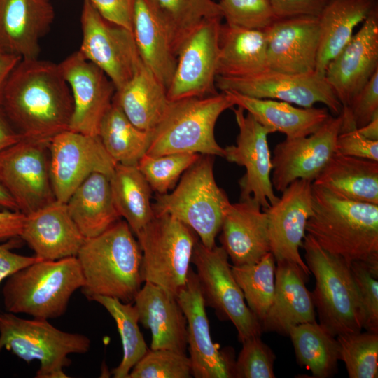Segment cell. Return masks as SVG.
<instances>
[{"mask_svg": "<svg viewBox=\"0 0 378 378\" xmlns=\"http://www.w3.org/2000/svg\"><path fill=\"white\" fill-rule=\"evenodd\" d=\"M0 106L24 138L50 141L69 130L74 102L59 64L37 57L16 64Z\"/></svg>", "mask_w": 378, "mask_h": 378, "instance_id": "cell-1", "label": "cell"}, {"mask_svg": "<svg viewBox=\"0 0 378 378\" xmlns=\"http://www.w3.org/2000/svg\"><path fill=\"white\" fill-rule=\"evenodd\" d=\"M312 196L307 234L349 265L365 263L378 277V204L347 200L313 183Z\"/></svg>", "mask_w": 378, "mask_h": 378, "instance_id": "cell-2", "label": "cell"}, {"mask_svg": "<svg viewBox=\"0 0 378 378\" xmlns=\"http://www.w3.org/2000/svg\"><path fill=\"white\" fill-rule=\"evenodd\" d=\"M76 258L84 278L82 292L133 302L144 282L142 251L125 220H118L100 234L85 239Z\"/></svg>", "mask_w": 378, "mask_h": 378, "instance_id": "cell-3", "label": "cell"}, {"mask_svg": "<svg viewBox=\"0 0 378 378\" xmlns=\"http://www.w3.org/2000/svg\"><path fill=\"white\" fill-rule=\"evenodd\" d=\"M83 284L76 256L41 260L7 278L2 293L4 304L8 312L56 318L66 312L73 293Z\"/></svg>", "mask_w": 378, "mask_h": 378, "instance_id": "cell-4", "label": "cell"}, {"mask_svg": "<svg viewBox=\"0 0 378 378\" xmlns=\"http://www.w3.org/2000/svg\"><path fill=\"white\" fill-rule=\"evenodd\" d=\"M234 104L225 92L203 97L169 101L153 130L146 154L157 156L192 153L225 156L216 141L214 128L220 114Z\"/></svg>", "mask_w": 378, "mask_h": 378, "instance_id": "cell-5", "label": "cell"}, {"mask_svg": "<svg viewBox=\"0 0 378 378\" xmlns=\"http://www.w3.org/2000/svg\"><path fill=\"white\" fill-rule=\"evenodd\" d=\"M302 248L316 281L312 294L319 324L334 337L361 331L363 311L350 265L321 248L308 234Z\"/></svg>", "mask_w": 378, "mask_h": 378, "instance_id": "cell-6", "label": "cell"}, {"mask_svg": "<svg viewBox=\"0 0 378 378\" xmlns=\"http://www.w3.org/2000/svg\"><path fill=\"white\" fill-rule=\"evenodd\" d=\"M230 204L216 182L213 156L202 155L172 192L157 194L152 207L155 215L167 214L188 226L202 244L212 248Z\"/></svg>", "mask_w": 378, "mask_h": 378, "instance_id": "cell-7", "label": "cell"}, {"mask_svg": "<svg viewBox=\"0 0 378 378\" xmlns=\"http://www.w3.org/2000/svg\"><path fill=\"white\" fill-rule=\"evenodd\" d=\"M91 341L85 335L62 331L46 319H24L0 312V351L6 349L27 363L40 362L36 378H66L68 356L88 352Z\"/></svg>", "mask_w": 378, "mask_h": 378, "instance_id": "cell-8", "label": "cell"}, {"mask_svg": "<svg viewBox=\"0 0 378 378\" xmlns=\"http://www.w3.org/2000/svg\"><path fill=\"white\" fill-rule=\"evenodd\" d=\"M142 251L144 282L176 296L186 286L197 235L172 216L155 215L135 235Z\"/></svg>", "mask_w": 378, "mask_h": 378, "instance_id": "cell-9", "label": "cell"}, {"mask_svg": "<svg viewBox=\"0 0 378 378\" xmlns=\"http://www.w3.org/2000/svg\"><path fill=\"white\" fill-rule=\"evenodd\" d=\"M228 255L221 246L206 247L198 239L191 262L196 267L206 306L212 307L219 318L230 321L236 328L239 341L260 336V323L245 302L243 292L235 280Z\"/></svg>", "mask_w": 378, "mask_h": 378, "instance_id": "cell-10", "label": "cell"}, {"mask_svg": "<svg viewBox=\"0 0 378 378\" xmlns=\"http://www.w3.org/2000/svg\"><path fill=\"white\" fill-rule=\"evenodd\" d=\"M49 142L23 138L0 152V183L25 215L56 200Z\"/></svg>", "mask_w": 378, "mask_h": 378, "instance_id": "cell-11", "label": "cell"}, {"mask_svg": "<svg viewBox=\"0 0 378 378\" xmlns=\"http://www.w3.org/2000/svg\"><path fill=\"white\" fill-rule=\"evenodd\" d=\"M80 25L79 52L104 71L115 91L120 90L143 63L133 32L106 20L88 0L83 1Z\"/></svg>", "mask_w": 378, "mask_h": 378, "instance_id": "cell-12", "label": "cell"}, {"mask_svg": "<svg viewBox=\"0 0 378 378\" xmlns=\"http://www.w3.org/2000/svg\"><path fill=\"white\" fill-rule=\"evenodd\" d=\"M216 86L221 92L233 91L258 99H278L304 108L321 102L335 115L342 110L326 78L316 73L290 74L267 69L242 77L216 76Z\"/></svg>", "mask_w": 378, "mask_h": 378, "instance_id": "cell-13", "label": "cell"}, {"mask_svg": "<svg viewBox=\"0 0 378 378\" xmlns=\"http://www.w3.org/2000/svg\"><path fill=\"white\" fill-rule=\"evenodd\" d=\"M222 18L204 20L180 47L176 70L167 90L169 101L218 93L216 78Z\"/></svg>", "mask_w": 378, "mask_h": 378, "instance_id": "cell-14", "label": "cell"}, {"mask_svg": "<svg viewBox=\"0 0 378 378\" xmlns=\"http://www.w3.org/2000/svg\"><path fill=\"white\" fill-rule=\"evenodd\" d=\"M49 150L52 188L62 202L90 174L99 172L110 178L116 165L99 136L67 130L52 138Z\"/></svg>", "mask_w": 378, "mask_h": 378, "instance_id": "cell-15", "label": "cell"}, {"mask_svg": "<svg viewBox=\"0 0 378 378\" xmlns=\"http://www.w3.org/2000/svg\"><path fill=\"white\" fill-rule=\"evenodd\" d=\"M232 108L239 134L235 145L224 148V158L246 169L239 180L240 200L252 197L264 210L279 200L271 181L272 163L267 136L272 132L251 113L245 114L243 108Z\"/></svg>", "mask_w": 378, "mask_h": 378, "instance_id": "cell-16", "label": "cell"}, {"mask_svg": "<svg viewBox=\"0 0 378 378\" xmlns=\"http://www.w3.org/2000/svg\"><path fill=\"white\" fill-rule=\"evenodd\" d=\"M342 120V113L335 117L330 115L313 134L286 138L276 144L272 157L274 189L282 192L297 179L313 182L316 178L335 153Z\"/></svg>", "mask_w": 378, "mask_h": 378, "instance_id": "cell-17", "label": "cell"}, {"mask_svg": "<svg viewBox=\"0 0 378 378\" xmlns=\"http://www.w3.org/2000/svg\"><path fill=\"white\" fill-rule=\"evenodd\" d=\"M312 182L297 179L281 197L264 209L267 216L270 252L276 262L288 261L298 265L307 277L311 274L300 248L306 234V225L313 214Z\"/></svg>", "mask_w": 378, "mask_h": 378, "instance_id": "cell-18", "label": "cell"}, {"mask_svg": "<svg viewBox=\"0 0 378 378\" xmlns=\"http://www.w3.org/2000/svg\"><path fill=\"white\" fill-rule=\"evenodd\" d=\"M73 97L69 130L98 136L100 124L112 104L115 88L109 78L77 50L59 64Z\"/></svg>", "mask_w": 378, "mask_h": 378, "instance_id": "cell-19", "label": "cell"}, {"mask_svg": "<svg viewBox=\"0 0 378 378\" xmlns=\"http://www.w3.org/2000/svg\"><path fill=\"white\" fill-rule=\"evenodd\" d=\"M187 321V344L195 378H233L235 360L220 351L210 333L206 304L196 273L190 268L186 285L176 296Z\"/></svg>", "mask_w": 378, "mask_h": 378, "instance_id": "cell-20", "label": "cell"}, {"mask_svg": "<svg viewBox=\"0 0 378 378\" xmlns=\"http://www.w3.org/2000/svg\"><path fill=\"white\" fill-rule=\"evenodd\" d=\"M377 71L378 8L329 62L325 78L342 107H346Z\"/></svg>", "mask_w": 378, "mask_h": 378, "instance_id": "cell-21", "label": "cell"}, {"mask_svg": "<svg viewBox=\"0 0 378 378\" xmlns=\"http://www.w3.org/2000/svg\"><path fill=\"white\" fill-rule=\"evenodd\" d=\"M265 31L268 69L290 74L315 73L320 46L318 17L277 19Z\"/></svg>", "mask_w": 378, "mask_h": 378, "instance_id": "cell-22", "label": "cell"}, {"mask_svg": "<svg viewBox=\"0 0 378 378\" xmlns=\"http://www.w3.org/2000/svg\"><path fill=\"white\" fill-rule=\"evenodd\" d=\"M20 237L35 256L48 260L76 256L85 241L66 204L57 200L26 215Z\"/></svg>", "mask_w": 378, "mask_h": 378, "instance_id": "cell-23", "label": "cell"}, {"mask_svg": "<svg viewBox=\"0 0 378 378\" xmlns=\"http://www.w3.org/2000/svg\"><path fill=\"white\" fill-rule=\"evenodd\" d=\"M54 19L50 0H0V48L21 59L37 58Z\"/></svg>", "mask_w": 378, "mask_h": 378, "instance_id": "cell-24", "label": "cell"}, {"mask_svg": "<svg viewBox=\"0 0 378 378\" xmlns=\"http://www.w3.org/2000/svg\"><path fill=\"white\" fill-rule=\"evenodd\" d=\"M219 239L234 266L251 265L270 252L267 216L252 197L229 205Z\"/></svg>", "mask_w": 378, "mask_h": 378, "instance_id": "cell-25", "label": "cell"}, {"mask_svg": "<svg viewBox=\"0 0 378 378\" xmlns=\"http://www.w3.org/2000/svg\"><path fill=\"white\" fill-rule=\"evenodd\" d=\"M132 32L140 57L167 88L177 63L171 28L155 0H136Z\"/></svg>", "mask_w": 378, "mask_h": 378, "instance_id": "cell-26", "label": "cell"}, {"mask_svg": "<svg viewBox=\"0 0 378 378\" xmlns=\"http://www.w3.org/2000/svg\"><path fill=\"white\" fill-rule=\"evenodd\" d=\"M307 281L298 265L276 262L274 297L261 325L262 331L288 336L292 327L316 321L312 294L305 286Z\"/></svg>", "mask_w": 378, "mask_h": 378, "instance_id": "cell-27", "label": "cell"}, {"mask_svg": "<svg viewBox=\"0 0 378 378\" xmlns=\"http://www.w3.org/2000/svg\"><path fill=\"white\" fill-rule=\"evenodd\" d=\"M136 295L139 321L150 330V349H169L186 354L187 321L175 296L149 282Z\"/></svg>", "mask_w": 378, "mask_h": 378, "instance_id": "cell-28", "label": "cell"}, {"mask_svg": "<svg viewBox=\"0 0 378 378\" xmlns=\"http://www.w3.org/2000/svg\"><path fill=\"white\" fill-rule=\"evenodd\" d=\"M234 105L243 108L261 125L279 132L287 139L309 136L330 117L326 108H298L292 104L270 99H258L233 91H223Z\"/></svg>", "mask_w": 378, "mask_h": 378, "instance_id": "cell-29", "label": "cell"}, {"mask_svg": "<svg viewBox=\"0 0 378 378\" xmlns=\"http://www.w3.org/2000/svg\"><path fill=\"white\" fill-rule=\"evenodd\" d=\"M378 8V0H329L318 17L320 46L315 73L325 77L329 62L354 35L355 28Z\"/></svg>", "mask_w": 378, "mask_h": 378, "instance_id": "cell-30", "label": "cell"}, {"mask_svg": "<svg viewBox=\"0 0 378 378\" xmlns=\"http://www.w3.org/2000/svg\"><path fill=\"white\" fill-rule=\"evenodd\" d=\"M312 183L347 200L378 204V161L335 152Z\"/></svg>", "mask_w": 378, "mask_h": 378, "instance_id": "cell-31", "label": "cell"}, {"mask_svg": "<svg viewBox=\"0 0 378 378\" xmlns=\"http://www.w3.org/2000/svg\"><path fill=\"white\" fill-rule=\"evenodd\" d=\"M68 211L85 239L96 237L116 223L120 216L113 200L110 178L90 174L66 202Z\"/></svg>", "mask_w": 378, "mask_h": 378, "instance_id": "cell-32", "label": "cell"}, {"mask_svg": "<svg viewBox=\"0 0 378 378\" xmlns=\"http://www.w3.org/2000/svg\"><path fill=\"white\" fill-rule=\"evenodd\" d=\"M267 69L265 31L221 24L217 76L242 77Z\"/></svg>", "mask_w": 378, "mask_h": 378, "instance_id": "cell-33", "label": "cell"}, {"mask_svg": "<svg viewBox=\"0 0 378 378\" xmlns=\"http://www.w3.org/2000/svg\"><path fill=\"white\" fill-rule=\"evenodd\" d=\"M113 101L134 125L147 132L153 130L169 103L167 88L144 62L129 82L115 91Z\"/></svg>", "mask_w": 378, "mask_h": 378, "instance_id": "cell-34", "label": "cell"}, {"mask_svg": "<svg viewBox=\"0 0 378 378\" xmlns=\"http://www.w3.org/2000/svg\"><path fill=\"white\" fill-rule=\"evenodd\" d=\"M110 184L120 218H125L136 235L155 216L150 202L152 189L137 165L116 164Z\"/></svg>", "mask_w": 378, "mask_h": 378, "instance_id": "cell-35", "label": "cell"}, {"mask_svg": "<svg viewBox=\"0 0 378 378\" xmlns=\"http://www.w3.org/2000/svg\"><path fill=\"white\" fill-rule=\"evenodd\" d=\"M299 365L313 377L329 378L337 372L338 342L316 321L292 327L288 332Z\"/></svg>", "mask_w": 378, "mask_h": 378, "instance_id": "cell-36", "label": "cell"}, {"mask_svg": "<svg viewBox=\"0 0 378 378\" xmlns=\"http://www.w3.org/2000/svg\"><path fill=\"white\" fill-rule=\"evenodd\" d=\"M98 136L116 164L137 165L146 153L152 133L134 125L113 101L102 120Z\"/></svg>", "mask_w": 378, "mask_h": 378, "instance_id": "cell-37", "label": "cell"}, {"mask_svg": "<svg viewBox=\"0 0 378 378\" xmlns=\"http://www.w3.org/2000/svg\"><path fill=\"white\" fill-rule=\"evenodd\" d=\"M91 300L102 305L116 323L123 356L118 366L112 370V374L115 378H128L133 367L148 350L139 327L137 310L132 302H123L114 298L95 296Z\"/></svg>", "mask_w": 378, "mask_h": 378, "instance_id": "cell-38", "label": "cell"}, {"mask_svg": "<svg viewBox=\"0 0 378 378\" xmlns=\"http://www.w3.org/2000/svg\"><path fill=\"white\" fill-rule=\"evenodd\" d=\"M275 262L273 255L269 252L254 264L232 267L234 277L243 292L248 308L261 325L274 297Z\"/></svg>", "mask_w": 378, "mask_h": 378, "instance_id": "cell-39", "label": "cell"}, {"mask_svg": "<svg viewBox=\"0 0 378 378\" xmlns=\"http://www.w3.org/2000/svg\"><path fill=\"white\" fill-rule=\"evenodd\" d=\"M171 28L176 54L187 37L205 19L222 17L213 0H155Z\"/></svg>", "mask_w": 378, "mask_h": 378, "instance_id": "cell-40", "label": "cell"}, {"mask_svg": "<svg viewBox=\"0 0 378 378\" xmlns=\"http://www.w3.org/2000/svg\"><path fill=\"white\" fill-rule=\"evenodd\" d=\"M339 360L350 378L378 377V333L366 331L339 335Z\"/></svg>", "mask_w": 378, "mask_h": 378, "instance_id": "cell-41", "label": "cell"}, {"mask_svg": "<svg viewBox=\"0 0 378 378\" xmlns=\"http://www.w3.org/2000/svg\"><path fill=\"white\" fill-rule=\"evenodd\" d=\"M201 155L192 153H176L152 156L146 153L138 162L137 167L152 190L162 195L173 189L179 178Z\"/></svg>", "mask_w": 378, "mask_h": 378, "instance_id": "cell-42", "label": "cell"}, {"mask_svg": "<svg viewBox=\"0 0 378 378\" xmlns=\"http://www.w3.org/2000/svg\"><path fill=\"white\" fill-rule=\"evenodd\" d=\"M191 362L186 354L169 349H148L128 378H190Z\"/></svg>", "mask_w": 378, "mask_h": 378, "instance_id": "cell-43", "label": "cell"}, {"mask_svg": "<svg viewBox=\"0 0 378 378\" xmlns=\"http://www.w3.org/2000/svg\"><path fill=\"white\" fill-rule=\"evenodd\" d=\"M222 18L227 24L265 31L278 18L269 0H220Z\"/></svg>", "mask_w": 378, "mask_h": 378, "instance_id": "cell-44", "label": "cell"}, {"mask_svg": "<svg viewBox=\"0 0 378 378\" xmlns=\"http://www.w3.org/2000/svg\"><path fill=\"white\" fill-rule=\"evenodd\" d=\"M242 349L234 365V378H274L275 355L260 336L242 343Z\"/></svg>", "mask_w": 378, "mask_h": 378, "instance_id": "cell-45", "label": "cell"}, {"mask_svg": "<svg viewBox=\"0 0 378 378\" xmlns=\"http://www.w3.org/2000/svg\"><path fill=\"white\" fill-rule=\"evenodd\" d=\"M363 315V328L378 333V281L368 266L359 261L350 263Z\"/></svg>", "mask_w": 378, "mask_h": 378, "instance_id": "cell-46", "label": "cell"}, {"mask_svg": "<svg viewBox=\"0 0 378 378\" xmlns=\"http://www.w3.org/2000/svg\"><path fill=\"white\" fill-rule=\"evenodd\" d=\"M351 116L356 129L368 123L378 113V71L353 99L342 107Z\"/></svg>", "mask_w": 378, "mask_h": 378, "instance_id": "cell-47", "label": "cell"}, {"mask_svg": "<svg viewBox=\"0 0 378 378\" xmlns=\"http://www.w3.org/2000/svg\"><path fill=\"white\" fill-rule=\"evenodd\" d=\"M335 152L351 157L378 161V141L368 139L356 128L339 134Z\"/></svg>", "mask_w": 378, "mask_h": 378, "instance_id": "cell-48", "label": "cell"}, {"mask_svg": "<svg viewBox=\"0 0 378 378\" xmlns=\"http://www.w3.org/2000/svg\"><path fill=\"white\" fill-rule=\"evenodd\" d=\"M108 22L132 31L136 0H88Z\"/></svg>", "mask_w": 378, "mask_h": 378, "instance_id": "cell-49", "label": "cell"}, {"mask_svg": "<svg viewBox=\"0 0 378 378\" xmlns=\"http://www.w3.org/2000/svg\"><path fill=\"white\" fill-rule=\"evenodd\" d=\"M278 19L318 17L329 0H269Z\"/></svg>", "mask_w": 378, "mask_h": 378, "instance_id": "cell-50", "label": "cell"}, {"mask_svg": "<svg viewBox=\"0 0 378 378\" xmlns=\"http://www.w3.org/2000/svg\"><path fill=\"white\" fill-rule=\"evenodd\" d=\"M20 237L12 238L0 244V284L17 271L42 259L36 256H26L12 250L20 245Z\"/></svg>", "mask_w": 378, "mask_h": 378, "instance_id": "cell-51", "label": "cell"}, {"mask_svg": "<svg viewBox=\"0 0 378 378\" xmlns=\"http://www.w3.org/2000/svg\"><path fill=\"white\" fill-rule=\"evenodd\" d=\"M26 215L19 211H0V241L20 236Z\"/></svg>", "mask_w": 378, "mask_h": 378, "instance_id": "cell-52", "label": "cell"}, {"mask_svg": "<svg viewBox=\"0 0 378 378\" xmlns=\"http://www.w3.org/2000/svg\"><path fill=\"white\" fill-rule=\"evenodd\" d=\"M23 138L10 123L0 106V152Z\"/></svg>", "mask_w": 378, "mask_h": 378, "instance_id": "cell-53", "label": "cell"}, {"mask_svg": "<svg viewBox=\"0 0 378 378\" xmlns=\"http://www.w3.org/2000/svg\"><path fill=\"white\" fill-rule=\"evenodd\" d=\"M20 59V57L0 48V106L7 79Z\"/></svg>", "mask_w": 378, "mask_h": 378, "instance_id": "cell-54", "label": "cell"}, {"mask_svg": "<svg viewBox=\"0 0 378 378\" xmlns=\"http://www.w3.org/2000/svg\"><path fill=\"white\" fill-rule=\"evenodd\" d=\"M357 130L364 137L370 140L378 141V113L373 116L368 123Z\"/></svg>", "mask_w": 378, "mask_h": 378, "instance_id": "cell-55", "label": "cell"}, {"mask_svg": "<svg viewBox=\"0 0 378 378\" xmlns=\"http://www.w3.org/2000/svg\"><path fill=\"white\" fill-rule=\"evenodd\" d=\"M0 206L11 211H18V206L8 192L0 183Z\"/></svg>", "mask_w": 378, "mask_h": 378, "instance_id": "cell-56", "label": "cell"}]
</instances>
